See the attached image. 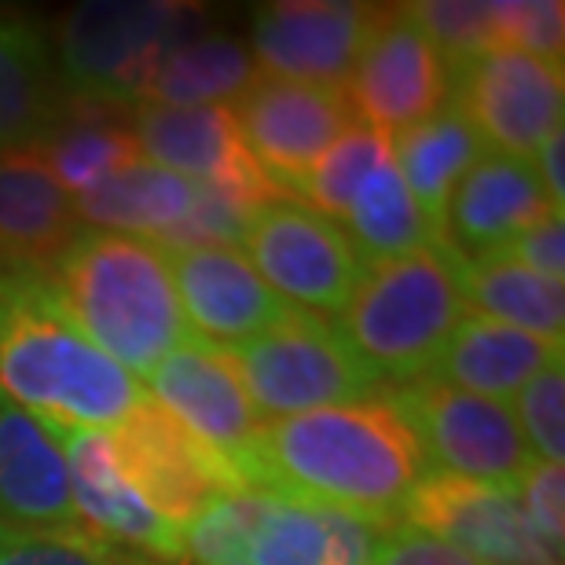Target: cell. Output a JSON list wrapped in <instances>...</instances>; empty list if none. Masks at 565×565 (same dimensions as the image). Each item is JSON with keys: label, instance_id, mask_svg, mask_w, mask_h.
<instances>
[{"label": "cell", "instance_id": "obj_1", "mask_svg": "<svg viewBox=\"0 0 565 565\" xmlns=\"http://www.w3.org/2000/svg\"><path fill=\"white\" fill-rule=\"evenodd\" d=\"M429 473L423 445L390 393L265 423L243 467L246 489L397 525Z\"/></svg>", "mask_w": 565, "mask_h": 565}, {"label": "cell", "instance_id": "obj_2", "mask_svg": "<svg viewBox=\"0 0 565 565\" xmlns=\"http://www.w3.org/2000/svg\"><path fill=\"white\" fill-rule=\"evenodd\" d=\"M0 393L44 423L115 429L147 401L137 375L88 342L49 273L0 265Z\"/></svg>", "mask_w": 565, "mask_h": 565}, {"label": "cell", "instance_id": "obj_3", "mask_svg": "<svg viewBox=\"0 0 565 565\" xmlns=\"http://www.w3.org/2000/svg\"><path fill=\"white\" fill-rule=\"evenodd\" d=\"M49 279L88 342L137 379L195 342L166 250L151 239L82 228Z\"/></svg>", "mask_w": 565, "mask_h": 565}, {"label": "cell", "instance_id": "obj_4", "mask_svg": "<svg viewBox=\"0 0 565 565\" xmlns=\"http://www.w3.org/2000/svg\"><path fill=\"white\" fill-rule=\"evenodd\" d=\"M467 312L462 257L448 243H434L397 262L364 265L334 327L379 386H404L434 375Z\"/></svg>", "mask_w": 565, "mask_h": 565}, {"label": "cell", "instance_id": "obj_5", "mask_svg": "<svg viewBox=\"0 0 565 565\" xmlns=\"http://www.w3.org/2000/svg\"><path fill=\"white\" fill-rule=\"evenodd\" d=\"M202 33V8L173 0H88L55 26L52 63L63 93L93 104H129L177 41Z\"/></svg>", "mask_w": 565, "mask_h": 565}, {"label": "cell", "instance_id": "obj_6", "mask_svg": "<svg viewBox=\"0 0 565 565\" xmlns=\"http://www.w3.org/2000/svg\"><path fill=\"white\" fill-rule=\"evenodd\" d=\"M265 423L290 419L379 390L334 323L290 309L254 342L224 349Z\"/></svg>", "mask_w": 565, "mask_h": 565}, {"label": "cell", "instance_id": "obj_7", "mask_svg": "<svg viewBox=\"0 0 565 565\" xmlns=\"http://www.w3.org/2000/svg\"><path fill=\"white\" fill-rule=\"evenodd\" d=\"M390 397L412 423L434 473L514 492L533 467V451L518 429L511 404L478 397L437 375L393 386Z\"/></svg>", "mask_w": 565, "mask_h": 565}, {"label": "cell", "instance_id": "obj_8", "mask_svg": "<svg viewBox=\"0 0 565 565\" xmlns=\"http://www.w3.org/2000/svg\"><path fill=\"white\" fill-rule=\"evenodd\" d=\"M243 254L279 301L320 320L342 316L364 276V262L342 224L320 217L294 199L257 210L243 239Z\"/></svg>", "mask_w": 565, "mask_h": 565}, {"label": "cell", "instance_id": "obj_9", "mask_svg": "<svg viewBox=\"0 0 565 565\" xmlns=\"http://www.w3.org/2000/svg\"><path fill=\"white\" fill-rule=\"evenodd\" d=\"M49 426L66 459L77 533L126 565H184V533L162 522L121 478L107 429Z\"/></svg>", "mask_w": 565, "mask_h": 565}, {"label": "cell", "instance_id": "obj_10", "mask_svg": "<svg viewBox=\"0 0 565 565\" xmlns=\"http://www.w3.org/2000/svg\"><path fill=\"white\" fill-rule=\"evenodd\" d=\"M451 107L495 154L533 158L562 129V66L518 49H489L451 74Z\"/></svg>", "mask_w": 565, "mask_h": 565}, {"label": "cell", "instance_id": "obj_11", "mask_svg": "<svg viewBox=\"0 0 565 565\" xmlns=\"http://www.w3.org/2000/svg\"><path fill=\"white\" fill-rule=\"evenodd\" d=\"M345 99L356 118L379 126L386 137H397L448 107L451 74L434 41L412 19L408 4L379 8L345 82Z\"/></svg>", "mask_w": 565, "mask_h": 565}, {"label": "cell", "instance_id": "obj_12", "mask_svg": "<svg viewBox=\"0 0 565 565\" xmlns=\"http://www.w3.org/2000/svg\"><path fill=\"white\" fill-rule=\"evenodd\" d=\"M115 462L140 500L173 529H184L217 500L243 489L173 415L147 397L129 419L107 429Z\"/></svg>", "mask_w": 565, "mask_h": 565}, {"label": "cell", "instance_id": "obj_13", "mask_svg": "<svg viewBox=\"0 0 565 565\" xmlns=\"http://www.w3.org/2000/svg\"><path fill=\"white\" fill-rule=\"evenodd\" d=\"M143 390L243 484L246 456L265 429V419L257 415L224 349H210L202 342L180 345L147 375Z\"/></svg>", "mask_w": 565, "mask_h": 565}, {"label": "cell", "instance_id": "obj_14", "mask_svg": "<svg viewBox=\"0 0 565 565\" xmlns=\"http://www.w3.org/2000/svg\"><path fill=\"white\" fill-rule=\"evenodd\" d=\"M401 522L445 540L478 565H562V551L536 536L518 495L495 484L429 470L404 503Z\"/></svg>", "mask_w": 565, "mask_h": 565}, {"label": "cell", "instance_id": "obj_15", "mask_svg": "<svg viewBox=\"0 0 565 565\" xmlns=\"http://www.w3.org/2000/svg\"><path fill=\"white\" fill-rule=\"evenodd\" d=\"M375 15V4H353V0L262 4L254 11L250 55L262 77L345 88Z\"/></svg>", "mask_w": 565, "mask_h": 565}, {"label": "cell", "instance_id": "obj_16", "mask_svg": "<svg viewBox=\"0 0 565 565\" xmlns=\"http://www.w3.org/2000/svg\"><path fill=\"white\" fill-rule=\"evenodd\" d=\"M129 126L143 151V162L162 166L191 184L235 191L262 206L282 199V191L250 154L228 107L129 104Z\"/></svg>", "mask_w": 565, "mask_h": 565}, {"label": "cell", "instance_id": "obj_17", "mask_svg": "<svg viewBox=\"0 0 565 565\" xmlns=\"http://www.w3.org/2000/svg\"><path fill=\"white\" fill-rule=\"evenodd\" d=\"M232 115L265 177L279 191H294L320 162L327 147L349 129L356 110L345 99V88L262 77L235 104Z\"/></svg>", "mask_w": 565, "mask_h": 565}, {"label": "cell", "instance_id": "obj_18", "mask_svg": "<svg viewBox=\"0 0 565 565\" xmlns=\"http://www.w3.org/2000/svg\"><path fill=\"white\" fill-rule=\"evenodd\" d=\"M166 262L191 334L210 349L254 342L290 312L239 246H184L166 250Z\"/></svg>", "mask_w": 565, "mask_h": 565}, {"label": "cell", "instance_id": "obj_19", "mask_svg": "<svg viewBox=\"0 0 565 565\" xmlns=\"http://www.w3.org/2000/svg\"><path fill=\"white\" fill-rule=\"evenodd\" d=\"M0 525L77 533L66 459L41 415L0 393Z\"/></svg>", "mask_w": 565, "mask_h": 565}, {"label": "cell", "instance_id": "obj_20", "mask_svg": "<svg viewBox=\"0 0 565 565\" xmlns=\"http://www.w3.org/2000/svg\"><path fill=\"white\" fill-rule=\"evenodd\" d=\"M551 202L533 173V162L484 151L459 180L445 213V243L462 262L507 250L518 235L544 221Z\"/></svg>", "mask_w": 565, "mask_h": 565}, {"label": "cell", "instance_id": "obj_21", "mask_svg": "<svg viewBox=\"0 0 565 565\" xmlns=\"http://www.w3.org/2000/svg\"><path fill=\"white\" fill-rule=\"evenodd\" d=\"M77 232L74 199L49 173L38 147H0V265L49 273Z\"/></svg>", "mask_w": 565, "mask_h": 565}, {"label": "cell", "instance_id": "obj_22", "mask_svg": "<svg viewBox=\"0 0 565 565\" xmlns=\"http://www.w3.org/2000/svg\"><path fill=\"white\" fill-rule=\"evenodd\" d=\"M390 525L268 492L243 565H375Z\"/></svg>", "mask_w": 565, "mask_h": 565}, {"label": "cell", "instance_id": "obj_23", "mask_svg": "<svg viewBox=\"0 0 565 565\" xmlns=\"http://www.w3.org/2000/svg\"><path fill=\"white\" fill-rule=\"evenodd\" d=\"M565 342H547L511 323L467 312L448 338L434 375L489 401H514L540 371L562 364Z\"/></svg>", "mask_w": 565, "mask_h": 565}, {"label": "cell", "instance_id": "obj_24", "mask_svg": "<svg viewBox=\"0 0 565 565\" xmlns=\"http://www.w3.org/2000/svg\"><path fill=\"white\" fill-rule=\"evenodd\" d=\"M33 147L71 199L143 162L129 126V104H93L66 96L63 115L41 140H33Z\"/></svg>", "mask_w": 565, "mask_h": 565}, {"label": "cell", "instance_id": "obj_25", "mask_svg": "<svg viewBox=\"0 0 565 565\" xmlns=\"http://www.w3.org/2000/svg\"><path fill=\"white\" fill-rule=\"evenodd\" d=\"M262 82L250 49L224 33H191L162 52L129 104L143 107H228Z\"/></svg>", "mask_w": 565, "mask_h": 565}, {"label": "cell", "instance_id": "obj_26", "mask_svg": "<svg viewBox=\"0 0 565 565\" xmlns=\"http://www.w3.org/2000/svg\"><path fill=\"white\" fill-rule=\"evenodd\" d=\"M63 107L49 38L26 19L0 15V147L41 140Z\"/></svg>", "mask_w": 565, "mask_h": 565}, {"label": "cell", "instance_id": "obj_27", "mask_svg": "<svg viewBox=\"0 0 565 565\" xmlns=\"http://www.w3.org/2000/svg\"><path fill=\"white\" fill-rule=\"evenodd\" d=\"M199 184L169 173L162 166L140 162L126 173L110 177L85 195H74V213L82 228L140 235V239H166L195 206Z\"/></svg>", "mask_w": 565, "mask_h": 565}, {"label": "cell", "instance_id": "obj_28", "mask_svg": "<svg viewBox=\"0 0 565 565\" xmlns=\"http://www.w3.org/2000/svg\"><path fill=\"white\" fill-rule=\"evenodd\" d=\"M390 154H393V162H397L412 199L419 202L423 217L434 224L437 235L445 239L448 202L456 195L459 180L467 177L470 166L484 154L481 137L473 132L470 121L448 104L445 110H437L434 118L390 137Z\"/></svg>", "mask_w": 565, "mask_h": 565}, {"label": "cell", "instance_id": "obj_29", "mask_svg": "<svg viewBox=\"0 0 565 565\" xmlns=\"http://www.w3.org/2000/svg\"><path fill=\"white\" fill-rule=\"evenodd\" d=\"M462 298L478 316L511 323L547 342H562L565 282L540 276L500 250L462 262Z\"/></svg>", "mask_w": 565, "mask_h": 565}, {"label": "cell", "instance_id": "obj_30", "mask_svg": "<svg viewBox=\"0 0 565 565\" xmlns=\"http://www.w3.org/2000/svg\"><path fill=\"white\" fill-rule=\"evenodd\" d=\"M342 232L349 235V243H353V250L364 265L397 262V257L445 243L434 224L423 217L419 202L412 199L390 151L382 154L375 173L364 180V188L349 202Z\"/></svg>", "mask_w": 565, "mask_h": 565}, {"label": "cell", "instance_id": "obj_31", "mask_svg": "<svg viewBox=\"0 0 565 565\" xmlns=\"http://www.w3.org/2000/svg\"><path fill=\"white\" fill-rule=\"evenodd\" d=\"M390 151V137L379 126H371L364 118H353L349 129L323 151V158L309 169V177L294 188V195L301 199V206L320 213L327 221H345L349 202L364 180L375 173L382 154Z\"/></svg>", "mask_w": 565, "mask_h": 565}, {"label": "cell", "instance_id": "obj_32", "mask_svg": "<svg viewBox=\"0 0 565 565\" xmlns=\"http://www.w3.org/2000/svg\"><path fill=\"white\" fill-rule=\"evenodd\" d=\"M412 19L419 22L423 33L434 41V49L445 60L448 74L459 66L478 60L489 49H495V26H492V4H462V0H423L408 4Z\"/></svg>", "mask_w": 565, "mask_h": 565}, {"label": "cell", "instance_id": "obj_33", "mask_svg": "<svg viewBox=\"0 0 565 565\" xmlns=\"http://www.w3.org/2000/svg\"><path fill=\"white\" fill-rule=\"evenodd\" d=\"M514 419L529 451L540 462L565 459V367L555 364L514 397Z\"/></svg>", "mask_w": 565, "mask_h": 565}, {"label": "cell", "instance_id": "obj_34", "mask_svg": "<svg viewBox=\"0 0 565 565\" xmlns=\"http://www.w3.org/2000/svg\"><path fill=\"white\" fill-rule=\"evenodd\" d=\"M495 49H518L558 63L565 52V8L558 0H511L492 4Z\"/></svg>", "mask_w": 565, "mask_h": 565}, {"label": "cell", "instance_id": "obj_35", "mask_svg": "<svg viewBox=\"0 0 565 565\" xmlns=\"http://www.w3.org/2000/svg\"><path fill=\"white\" fill-rule=\"evenodd\" d=\"M0 565H126L82 533H26L0 525Z\"/></svg>", "mask_w": 565, "mask_h": 565}, {"label": "cell", "instance_id": "obj_36", "mask_svg": "<svg viewBox=\"0 0 565 565\" xmlns=\"http://www.w3.org/2000/svg\"><path fill=\"white\" fill-rule=\"evenodd\" d=\"M518 507H522L525 522L536 529L540 540H547L551 547H565V473L562 462H540L533 459V467L522 481H518Z\"/></svg>", "mask_w": 565, "mask_h": 565}, {"label": "cell", "instance_id": "obj_37", "mask_svg": "<svg viewBox=\"0 0 565 565\" xmlns=\"http://www.w3.org/2000/svg\"><path fill=\"white\" fill-rule=\"evenodd\" d=\"M375 565H478V562L467 558L451 544H445V540L397 522L386 529V536H382Z\"/></svg>", "mask_w": 565, "mask_h": 565}, {"label": "cell", "instance_id": "obj_38", "mask_svg": "<svg viewBox=\"0 0 565 565\" xmlns=\"http://www.w3.org/2000/svg\"><path fill=\"white\" fill-rule=\"evenodd\" d=\"M500 254L514 257V262H522L525 268H533L540 276L562 282V276H565V221H562V213H547L544 221H536L533 228L518 235V239Z\"/></svg>", "mask_w": 565, "mask_h": 565}, {"label": "cell", "instance_id": "obj_39", "mask_svg": "<svg viewBox=\"0 0 565 565\" xmlns=\"http://www.w3.org/2000/svg\"><path fill=\"white\" fill-rule=\"evenodd\" d=\"M529 162H533V173L540 180V188H544L551 210L562 213V206H565V129L551 132Z\"/></svg>", "mask_w": 565, "mask_h": 565}]
</instances>
